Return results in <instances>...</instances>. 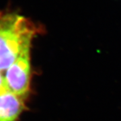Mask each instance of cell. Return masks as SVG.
<instances>
[{"instance_id": "obj_3", "label": "cell", "mask_w": 121, "mask_h": 121, "mask_svg": "<svg viewBox=\"0 0 121 121\" xmlns=\"http://www.w3.org/2000/svg\"><path fill=\"white\" fill-rule=\"evenodd\" d=\"M24 107V99L10 91L0 95V121H17Z\"/></svg>"}, {"instance_id": "obj_1", "label": "cell", "mask_w": 121, "mask_h": 121, "mask_svg": "<svg viewBox=\"0 0 121 121\" xmlns=\"http://www.w3.org/2000/svg\"><path fill=\"white\" fill-rule=\"evenodd\" d=\"M35 25L14 13H0V71L7 70L20 54L30 48Z\"/></svg>"}, {"instance_id": "obj_4", "label": "cell", "mask_w": 121, "mask_h": 121, "mask_svg": "<svg viewBox=\"0 0 121 121\" xmlns=\"http://www.w3.org/2000/svg\"><path fill=\"white\" fill-rule=\"evenodd\" d=\"M8 91H9L8 87L6 84L5 76H3V75L0 71V95L6 94Z\"/></svg>"}, {"instance_id": "obj_2", "label": "cell", "mask_w": 121, "mask_h": 121, "mask_svg": "<svg viewBox=\"0 0 121 121\" xmlns=\"http://www.w3.org/2000/svg\"><path fill=\"white\" fill-rule=\"evenodd\" d=\"M30 48L22 52L6 71L5 79L9 91L24 99L30 82Z\"/></svg>"}]
</instances>
